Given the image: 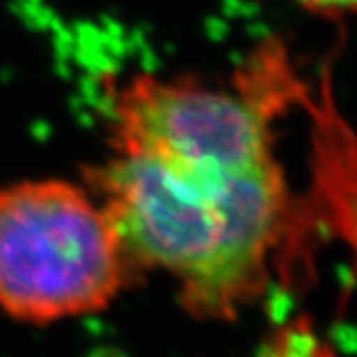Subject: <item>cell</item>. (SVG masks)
I'll use <instances>...</instances> for the list:
<instances>
[{
	"label": "cell",
	"instance_id": "6da1fadb",
	"mask_svg": "<svg viewBox=\"0 0 357 357\" xmlns=\"http://www.w3.org/2000/svg\"><path fill=\"white\" fill-rule=\"evenodd\" d=\"M280 64L250 52L231 88L135 73L105 92L109 156L84 184L105 208L133 270H165L180 306L234 321L270 284L276 250L308 238L274 122L291 112Z\"/></svg>",
	"mask_w": 357,
	"mask_h": 357
},
{
	"label": "cell",
	"instance_id": "7a4b0ae2",
	"mask_svg": "<svg viewBox=\"0 0 357 357\" xmlns=\"http://www.w3.org/2000/svg\"><path fill=\"white\" fill-rule=\"evenodd\" d=\"M135 274L84 182L26 178L0 186V314L54 326L107 310Z\"/></svg>",
	"mask_w": 357,
	"mask_h": 357
},
{
	"label": "cell",
	"instance_id": "3957f363",
	"mask_svg": "<svg viewBox=\"0 0 357 357\" xmlns=\"http://www.w3.org/2000/svg\"><path fill=\"white\" fill-rule=\"evenodd\" d=\"M336 58L338 45L323 58L317 79L304 77L298 92L296 109L310 122V192L302 204L308 234L328 227L357 259V128L336 99Z\"/></svg>",
	"mask_w": 357,
	"mask_h": 357
},
{
	"label": "cell",
	"instance_id": "277c9868",
	"mask_svg": "<svg viewBox=\"0 0 357 357\" xmlns=\"http://www.w3.org/2000/svg\"><path fill=\"white\" fill-rule=\"evenodd\" d=\"M264 357H338L310 330L308 319H298L276 334V342Z\"/></svg>",
	"mask_w": 357,
	"mask_h": 357
},
{
	"label": "cell",
	"instance_id": "5b68a950",
	"mask_svg": "<svg viewBox=\"0 0 357 357\" xmlns=\"http://www.w3.org/2000/svg\"><path fill=\"white\" fill-rule=\"evenodd\" d=\"M308 13H314L326 20H344L357 15V0H287Z\"/></svg>",
	"mask_w": 357,
	"mask_h": 357
}]
</instances>
